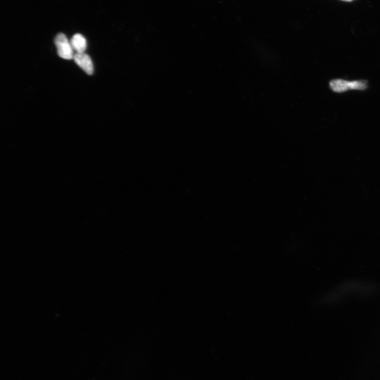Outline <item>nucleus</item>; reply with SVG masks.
<instances>
[{
  "instance_id": "nucleus-2",
  "label": "nucleus",
  "mask_w": 380,
  "mask_h": 380,
  "mask_svg": "<svg viewBox=\"0 0 380 380\" xmlns=\"http://www.w3.org/2000/svg\"><path fill=\"white\" fill-rule=\"evenodd\" d=\"M54 44L57 47V53L61 58L66 60H71L74 59V49L70 41L65 34L60 33L56 36Z\"/></svg>"
},
{
  "instance_id": "nucleus-4",
  "label": "nucleus",
  "mask_w": 380,
  "mask_h": 380,
  "mask_svg": "<svg viewBox=\"0 0 380 380\" xmlns=\"http://www.w3.org/2000/svg\"><path fill=\"white\" fill-rule=\"evenodd\" d=\"M74 50L77 53H83L87 48V40L82 35L76 34L70 40Z\"/></svg>"
},
{
  "instance_id": "nucleus-1",
  "label": "nucleus",
  "mask_w": 380,
  "mask_h": 380,
  "mask_svg": "<svg viewBox=\"0 0 380 380\" xmlns=\"http://www.w3.org/2000/svg\"><path fill=\"white\" fill-rule=\"evenodd\" d=\"M368 81L366 80H356L348 81L343 79H334L330 82L331 90L336 93H343L348 90L363 91L367 89Z\"/></svg>"
},
{
  "instance_id": "nucleus-3",
  "label": "nucleus",
  "mask_w": 380,
  "mask_h": 380,
  "mask_svg": "<svg viewBox=\"0 0 380 380\" xmlns=\"http://www.w3.org/2000/svg\"><path fill=\"white\" fill-rule=\"evenodd\" d=\"M73 60L76 64L87 75H92L93 74V63L92 59L87 54L84 52L76 53L74 54Z\"/></svg>"
},
{
  "instance_id": "nucleus-5",
  "label": "nucleus",
  "mask_w": 380,
  "mask_h": 380,
  "mask_svg": "<svg viewBox=\"0 0 380 380\" xmlns=\"http://www.w3.org/2000/svg\"><path fill=\"white\" fill-rule=\"evenodd\" d=\"M341 1L345 2H353L354 0H341Z\"/></svg>"
}]
</instances>
